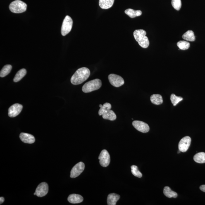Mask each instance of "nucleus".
<instances>
[{
    "label": "nucleus",
    "mask_w": 205,
    "mask_h": 205,
    "mask_svg": "<svg viewBox=\"0 0 205 205\" xmlns=\"http://www.w3.org/2000/svg\"><path fill=\"white\" fill-rule=\"evenodd\" d=\"M68 200L72 204H77L82 202L83 201V198L79 194H73L69 196Z\"/></svg>",
    "instance_id": "2eb2a0df"
},
{
    "label": "nucleus",
    "mask_w": 205,
    "mask_h": 205,
    "mask_svg": "<svg viewBox=\"0 0 205 205\" xmlns=\"http://www.w3.org/2000/svg\"><path fill=\"white\" fill-rule=\"evenodd\" d=\"M126 14L128 15L129 17L131 18H134L137 16H141L142 12L141 10H135L131 8H128L125 11Z\"/></svg>",
    "instance_id": "a211bd4d"
},
{
    "label": "nucleus",
    "mask_w": 205,
    "mask_h": 205,
    "mask_svg": "<svg viewBox=\"0 0 205 205\" xmlns=\"http://www.w3.org/2000/svg\"><path fill=\"white\" fill-rule=\"evenodd\" d=\"M120 196L118 194L111 193L108 195L107 198V203L108 205H116L117 201L120 199Z\"/></svg>",
    "instance_id": "f3484780"
},
{
    "label": "nucleus",
    "mask_w": 205,
    "mask_h": 205,
    "mask_svg": "<svg viewBox=\"0 0 205 205\" xmlns=\"http://www.w3.org/2000/svg\"><path fill=\"white\" fill-rule=\"evenodd\" d=\"M4 200L5 199L4 198L2 197L0 198V204H1L2 203L4 202Z\"/></svg>",
    "instance_id": "7c9ffc66"
},
{
    "label": "nucleus",
    "mask_w": 205,
    "mask_h": 205,
    "mask_svg": "<svg viewBox=\"0 0 205 205\" xmlns=\"http://www.w3.org/2000/svg\"><path fill=\"white\" fill-rule=\"evenodd\" d=\"M100 163L103 167H107L110 162V155L107 151L103 150L99 155Z\"/></svg>",
    "instance_id": "0eeeda50"
},
{
    "label": "nucleus",
    "mask_w": 205,
    "mask_h": 205,
    "mask_svg": "<svg viewBox=\"0 0 205 205\" xmlns=\"http://www.w3.org/2000/svg\"><path fill=\"white\" fill-rule=\"evenodd\" d=\"M99 115H102L103 119H107L111 121H113L116 119V115L112 110L111 109L106 110L100 108L99 111Z\"/></svg>",
    "instance_id": "9d476101"
},
{
    "label": "nucleus",
    "mask_w": 205,
    "mask_h": 205,
    "mask_svg": "<svg viewBox=\"0 0 205 205\" xmlns=\"http://www.w3.org/2000/svg\"><path fill=\"white\" fill-rule=\"evenodd\" d=\"M108 80L110 84L113 86L118 87L124 84V81L121 77L114 74H111L108 76Z\"/></svg>",
    "instance_id": "423d86ee"
},
{
    "label": "nucleus",
    "mask_w": 205,
    "mask_h": 205,
    "mask_svg": "<svg viewBox=\"0 0 205 205\" xmlns=\"http://www.w3.org/2000/svg\"><path fill=\"white\" fill-rule=\"evenodd\" d=\"M172 6L175 10H179L182 6V2L181 0H172Z\"/></svg>",
    "instance_id": "cd10ccee"
},
{
    "label": "nucleus",
    "mask_w": 205,
    "mask_h": 205,
    "mask_svg": "<svg viewBox=\"0 0 205 205\" xmlns=\"http://www.w3.org/2000/svg\"><path fill=\"white\" fill-rule=\"evenodd\" d=\"M177 46L180 49L185 50L189 49L190 44L187 41H180L177 43Z\"/></svg>",
    "instance_id": "393cba45"
},
{
    "label": "nucleus",
    "mask_w": 205,
    "mask_h": 205,
    "mask_svg": "<svg viewBox=\"0 0 205 205\" xmlns=\"http://www.w3.org/2000/svg\"><path fill=\"white\" fill-rule=\"evenodd\" d=\"M27 4L20 0L12 2L10 3L9 7L12 12L15 13H20L24 12L27 9Z\"/></svg>",
    "instance_id": "20e7f679"
},
{
    "label": "nucleus",
    "mask_w": 205,
    "mask_h": 205,
    "mask_svg": "<svg viewBox=\"0 0 205 205\" xmlns=\"http://www.w3.org/2000/svg\"><path fill=\"white\" fill-rule=\"evenodd\" d=\"M146 35V31L143 29H137L133 32L135 40L141 47L144 48H147L149 45V41Z\"/></svg>",
    "instance_id": "f03ea898"
},
{
    "label": "nucleus",
    "mask_w": 205,
    "mask_h": 205,
    "mask_svg": "<svg viewBox=\"0 0 205 205\" xmlns=\"http://www.w3.org/2000/svg\"><path fill=\"white\" fill-rule=\"evenodd\" d=\"M182 38L185 40L193 42L195 40V37L193 31L189 30L187 31L182 35Z\"/></svg>",
    "instance_id": "412c9836"
},
{
    "label": "nucleus",
    "mask_w": 205,
    "mask_h": 205,
    "mask_svg": "<svg viewBox=\"0 0 205 205\" xmlns=\"http://www.w3.org/2000/svg\"><path fill=\"white\" fill-rule=\"evenodd\" d=\"M102 86L101 81L99 79L89 81L84 84L82 91L84 93H87L98 90Z\"/></svg>",
    "instance_id": "7ed1b4c3"
},
{
    "label": "nucleus",
    "mask_w": 205,
    "mask_h": 205,
    "mask_svg": "<svg viewBox=\"0 0 205 205\" xmlns=\"http://www.w3.org/2000/svg\"><path fill=\"white\" fill-rule=\"evenodd\" d=\"M193 159L197 163H205V153L202 152L197 153L194 156Z\"/></svg>",
    "instance_id": "5701e85b"
},
{
    "label": "nucleus",
    "mask_w": 205,
    "mask_h": 205,
    "mask_svg": "<svg viewBox=\"0 0 205 205\" xmlns=\"http://www.w3.org/2000/svg\"><path fill=\"white\" fill-rule=\"evenodd\" d=\"M151 102L154 105H160L163 102L162 97L160 94H153L151 96Z\"/></svg>",
    "instance_id": "6ab92c4d"
},
{
    "label": "nucleus",
    "mask_w": 205,
    "mask_h": 205,
    "mask_svg": "<svg viewBox=\"0 0 205 205\" xmlns=\"http://www.w3.org/2000/svg\"><path fill=\"white\" fill-rule=\"evenodd\" d=\"M85 168V165L82 162L77 164L72 169L70 173V177L72 178H76L81 175Z\"/></svg>",
    "instance_id": "6e6552de"
},
{
    "label": "nucleus",
    "mask_w": 205,
    "mask_h": 205,
    "mask_svg": "<svg viewBox=\"0 0 205 205\" xmlns=\"http://www.w3.org/2000/svg\"><path fill=\"white\" fill-rule=\"evenodd\" d=\"M90 70L86 68H82L77 70L71 78V82L73 85H79L89 78L90 75Z\"/></svg>",
    "instance_id": "f257e3e1"
},
{
    "label": "nucleus",
    "mask_w": 205,
    "mask_h": 205,
    "mask_svg": "<svg viewBox=\"0 0 205 205\" xmlns=\"http://www.w3.org/2000/svg\"><path fill=\"white\" fill-rule=\"evenodd\" d=\"M191 138L189 136L184 137L181 139L179 143V150L180 151L185 152L188 150L191 143Z\"/></svg>",
    "instance_id": "1a4fd4ad"
},
{
    "label": "nucleus",
    "mask_w": 205,
    "mask_h": 205,
    "mask_svg": "<svg viewBox=\"0 0 205 205\" xmlns=\"http://www.w3.org/2000/svg\"><path fill=\"white\" fill-rule=\"evenodd\" d=\"M131 168L132 173L134 176L139 177V178H141L142 177V174L139 171L137 166L132 165L131 167Z\"/></svg>",
    "instance_id": "bb28decb"
},
{
    "label": "nucleus",
    "mask_w": 205,
    "mask_h": 205,
    "mask_svg": "<svg viewBox=\"0 0 205 205\" xmlns=\"http://www.w3.org/2000/svg\"><path fill=\"white\" fill-rule=\"evenodd\" d=\"M34 195H36V193L35 192V193H34Z\"/></svg>",
    "instance_id": "2f4dec72"
},
{
    "label": "nucleus",
    "mask_w": 205,
    "mask_h": 205,
    "mask_svg": "<svg viewBox=\"0 0 205 205\" xmlns=\"http://www.w3.org/2000/svg\"><path fill=\"white\" fill-rule=\"evenodd\" d=\"M20 137L21 140L25 143L32 144L35 141V137L30 134L21 133L20 134Z\"/></svg>",
    "instance_id": "4468645a"
},
{
    "label": "nucleus",
    "mask_w": 205,
    "mask_h": 205,
    "mask_svg": "<svg viewBox=\"0 0 205 205\" xmlns=\"http://www.w3.org/2000/svg\"><path fill=\"white\" fill-rule=\"evenodd\" d=\"M200 189L203 192H205V185H201L200 187Z\"/></svg>",
    "instance_id": "c756f323"
},
{
    "label": "nucleus",
    "mask_w": 205,
    "mask_h": 205,
    "mask_svg": "<svg viewBox=\"0 0 205 205\" xmlns=\"http://www.w3.org/2000/svg\"><path fill=\"white\" fill-rule=\"evenodd\" d=\"M49 189L48 184L46 182L41 183L36 189V195L39 197H42L47 194Z\"/></svg>",
    "instance_id": "f8f14e48"
},
{
    "label": "nucleus",
    "mask_w": 205,
    "mask_h": 205,
    "mask_svg": "<svg viewBox=\"0 0 205 205\" xmlns=\"http://www.w3.org/2000/svg\"><path fill=\"white\" fill-rule=\"evenodd\" d=\"M23 108V106L19 103L12 105L8 109V116L10 118H15L20 114Z\"/></svg>",
    "instance_id": "9b49d317"
},
{
    "label": "nucleus",
    "mask_w": 205,
    "mask_h": 205,
    "mask_svg": "<svg viewBox=\"0 0 205 205\" xmlns=\"http://www.w3.org/2000/svg\"><path fill=\"white\" fill-rule=\"evenodd\" d=\"M12 69V66L10 65H6L3 67L0 72V77H4L9 74Z\"/></svg>",
    "instance_id": "b1692460"
},
{
    "label": "nucleus",
    "mask_w": 205,
    "mask_h": 205,
    "mask_svg": "<svg viewBox=\"0 0 205 205\" xmlns=\"http://www.w3.org/2000/svg\"><path fill=\"white\" fill-rule=\"evenodd\" d=\"M99 107L101 109L106 110L111 109L112 108L111 104L109 103H105L103 105L101 104L100 105Z\"/></svg>",
    "instance_id": "c85d7f7f"
},
{
    "label": "nucleus",
    "mask_w": 205,
    "mask_h": 205,
    "mask_svg": "<svg viewBox=\"0 0 205 205\" xmlns=\"http://www.w3.org/2000/svg\"><path fill=\"white\" fill-rule=\"evenodd\" d=\"M27 73L26 70L25 68L21 69L18 71L14 77V82H19L23 77L25 76Z\"/></svg>",
    "instance_id": "4be33fe9"
},
{
    "label": "nucleus",
    "mask_w": 205,
    "mask_h": 205,
    "mask_svg": "<svg viewBox=\"0 0 205 205\" xmlns=\"http://www.w3.org/2000/svg\"><path fill=\"white\" fill-rule=\"evenodd\" d=\"M170 100L174 106H175L178 103L182 100L183 98L181 96H178L175 94H172L170 96Z\"/></svg>",
    "instance_id": "a878e982"
},
{
    "label": "nucleus",
    "mask_w": 205,
    "mask_h": 205,
    "mask_svg": "<svg viewBox=\"0 0 205 205\" xmlns=\"http://www.w3.org/2000/svg\"><path fill=\"white\" fill-rule=\"evenodd\" d=\"M114 0H99V6L103 9H108L113 6Z\"/></svg>",
    "instance_id": "dca6fc26"
},
{
    "label": "nucleus",
    "mask_w": 205,
    "mask_h": 205,
    "mask_svg": "<svg viewBox=\"0 0 205 205\" xmlns=\"http://www.w3.org/2000/svg\"><path fill=\"white\" fill-rule=\"evenodd\" d=\"M73 23V20L70 16L68 15L65 16L61 27V32L62 35L65 36L70 32Z\"/></svg>",
    "instance_id": "39448f33"
},
{
    "label": "nucleus",
    "mask_w": 205,
    "mask_h": 205,
    "mask_svg": "<svg viewBox=\"0 0 205 205\" xmlns=\"http://www.w3.org/2000/svg\"><path fill=\"white\" fill-rule=\"evenodd\" d=\"M132 125L133 127L139 131L143 133H146L149 132V126L145 122L138 120H135L133 122Z\"/></svg>",
    "instance_id": "ddd939ff"
},
{
    "label": "nucleus",
    "mask_w": 205,
    "mask_h": 205,
    "mask_svg": "<svg viewBox=\"0 0 205 205\" xmlns=\"http://www.w3.org/2000/svg\"><path fill=\"white\" fill-rule=\"evenodd\" d=\"M163 193L168 198H176L177 196V193L172 191L170 187L168 186L165 187Z\"/></svg>",
    "instance_id": "aec40b11"
}]
</instances>
